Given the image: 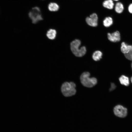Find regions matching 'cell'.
<instances>
[{
  "mask_svg": "<svg viewBox=\"0 0 132 132\" xmlns=\"http://www.w3.org/2000/svg\"><path fill=\"white\" fill-rule=\"evenodd\" d=\"M113 112L117 116L120 118L125 117L127 114V109L122 106L118 105L114 108Z\"/></svg>",
  "mask_w": 132,
  "mask_h": 132,
  "instance_id": "5b68a950",
  "label": "cell"
},
{
  "mask_svg": "<svg viewBox=\"0 0 132 132\" xmlns=\"http://www.w3.org/2000/svg\"><path fill=\"white\" fill-rule=\"evenodd\" d=\"M125 57L127 60L132 61V50L128 53L124 54Z\"/></svg>",
  "mask_w": 132,
  "mask_h": 132,
  "instance_id": "2e32d148",
  "label": "cell"
},
{
  "mask_svg": "<svg viewBox=\"0 0 132 132\" xmlns=\"http://www.w3.org/2000/svg\"><path fill=\"white\" fill-rule=\"evenodd\" d=\"M114 8L115 11L118 13H122L124 9L123 5L120 2H118L116 3Z\"/></svg>",
  "mask_w": 132,
  "mask_h": 132,
  "instance_id": "4fadbf2b",
  "label": "cell"
},
{
  "mask_svg": "<svg viewBox=\"0 0 132 132\" xmlns=\"http://www.w3.org/2000/svg\"><path fill=\"white\" fill-rule=\"evenodd\" d=\"M131 82L132 83V77H131Z\"/></svg>",
  "mask_w": 132,
  "mask_h": 132,
  "instance_id": "ffe728a7",
  "label": "cell"
},
{
  "mask_svg": "<svg viewBox=\"0 0 132 132\" xmlns=\"http://www.w3.org/2000/svg\"><path fill=\"white\" fill-rule=\"evenodd\" d=\"M48 8L49 10L51 11H56L59 10L60 6L56 3L51 2L49 4Z\"/></svg>",
  "mask_w": 132,
  "mask_h": 132,
  "instance_id": "5bb4252c",
  "label": "cell"
},
{
  "mask_svg": "<svg viewBox=\"0 0 132 132\" xmlns=\"http://www.w3.org/2000/svg\"><path fill=\"white\" fill-rule=\"evenodd\" d=\"M29 16L33 24L36 23L43 20L40 9L38 7L32 8L29 13Z\"/></svg>",
  "mask_w": 132,
  "mask_h": 132,
  "instance_id": "277c9868",
  "label": "cell"
},
{
  "mask_svg": "<svg viewBox=\"0 0 132 132\" xmlns=\"http://www.w3.org/2000/svg\"><path fill=\"white\" fill-rule=\"evenodd\" d=\"M107 35L108 39L112 42L116 43L121 41V34L118 31H116L112 33H108Z\"/></svg>",
  "mask_w": 132,
  "mask_h": 132,
  "instance_id": "52a82bcc",
  "label": "cell"
},
{
  "mask_svg": "<svg viewBox=\"0 0 132 132\" xmlns=\"http://www.w3.org/2000/svg\"><path fill=\"white\" fill-rule=\"evenodd\" d=\"M119 80L120 83L122 85L127 86L130 84L129 78L126 76L122 75L119 78Z\"/></svg>",
  "mask_w": 132,
  "mask_h": 132,
  "instance_id": "7c38bea8",
  "label": "cell"
},
{
  "mask_svg": "<svg viewBox=\"0 0 132 132\" xmlns=\"http://www.w3.org/2000/svg\"><path fill=\"white\" fill-rule=\"evenodd\" d=\"M112 18L110 16L106 17L103 21L102 23L103 26L106 27H109L111 26L113 23Z\"/></svg>",
  "mask_w": 132,
  "mask_h": 132,
  "instance_id": "8fae6325",
  "label": "cell"
},
{
  "mask_svg": "<svg viewBox=\"0 0 132 132\" xmlns=\"http://www.w3.org/2000/svg\"><path fill=\"white\" fill-rule=\"evenodd\" d=\"M81 44V41L78 39H75L70 43L71 50L76 56L81 57L84 55L86 52V49L85 46L79 48Z\"/></svg>",
  "mask_w": 132,
  "mask_h": 132,
  "instance_id": "6da1fadb",
  "label": "cell"
},
{
  "mask_svg": "<svg viewBox=\"0 0 132 132\" xmlns=\"http://www.w3.org/2000/svg\"><path fill=\"white\" fill-rule=\"evenodd\" d=\"M102 5L106 9L112 10L114 8L115 5L112 0H105L103 2Z\"/></svg>",
  "mask_w": 132,
  "mask_h": 132,
  "instance_id": "30bf717a",
  "label": "cell"
},
{
  "mask_svg": "<svg viewBox=\"0 0 132 132\" xmlns=\"http://www.w3.org/2000/svg\"><path fill=\"white\" fill-rule=\"evenodd\" d=\"M132 50V45L129 44L124 42H122L121 44L120 50L124 54H127Z\"/></svg>",
  "mask_w": 132,
  "mask_h": 132,
  "instance_id": "ba28073f",
  "label": "cell"
},
{
  "mask_svg": "<svg viewBox=\"0 0 132 132\" xmlns=\"http://www.w3.org/2000/svg\"><path fill=\"white\" fill-rule=\"evenodd\" d=\"M114 1H119V0H112Z\"/></svg>",
  "mask_w": 132,
  "mask_h": 132,
  "instance_id": "44dd1931",
  "label": "cell"
},
{
  "mask_svg": "<svg viewBox=\"0 0 132 132\" xmlns=\"http://www.w3.org/2000/svg\"><path fill=\"white\" fill-rule=\"evenodd\" d=\"M76 85L73 82H65L63 83L61 88V92L66 97L74 95L76 92Z\"/></svg>",
  "mask_w": 132,
  "mask_h": 132,
  "instance_id": "3957f363",
  "label": "cell"
},
{
  "mask_svg": "<svg viewBox=\"0 0 132 132\" xmlns=\"http://www.w3.org/2000/svg\"><path fill=\"white\" fill-rule=\"evenodd\" d=\"M111 88L110 89V91H112L115 89L116 87V86L113 83H111Z\"/></svg>",
  "mask_w": 132,
  "mask_h": 132,
  "instance_id": "e0dca14e",
  "label": "cell"
},
{
  "mask_svg": "<svg viewBox=\"0 0 132 132\" xmlns=\"http://www.w3.org/2000/svg\"><path fill=\"white\" fill-rule=\"evenodd\" d=\"M131 68L132 70V62L131 63Z\"/></svg>",
  "mask_w": 132,
  "mask_h": 132,
  "instance_id": "d6986e66",
  "label": "cell"
},
{
  "mask_svg": "<svg viewBox=\"0 0 132 132\" xmlns=\"http://www.w3.org/2000/svg\"><path fill=\"white\" fill-rule=\"evenodd\" d=\"M98 18L97 14L93 13L89 16L86 17L85 21L87 24L89 26L93 27L97 26L98 25Z\"/></svg>",
  "mask_w": 132,
  "mask_h": 132,
  "instance_id": "8992f818",
  "label": "cell"
},
{
  "mask_svg": "<svg viewBox=\"0 0 132 132\" xmlns=\"http://www.w3.org/2000/svg\"><path fill=\"white\" fill-rule=\"evenodd\" d=\"M90 74L88 72L82 73L80 77V82L84 87L91 88L95 86L97 83V78L95 77H90Z\"/></svg>",
  "mask_w": 132,
  "mask_h": 132,
  "instance_id": "7a4b0ae2",
  "label": "cell"
},
{
  "mask_svg": "<svg viewBox=\"0 0 132 132\" xmlns=\"http://www.w3.org/2000/svg\"><path fill=\"white\" fill-rule=\"evenodd\" d=\"M102 55L101 52L99 51H96L93 53L92 57L95 61H99L101 58Z\"/></svg>",
  "mask_w": 132,
  "mask_h": 132,
  "instance_id": "9a60e30c",
  "label": "cell"
},
{
  "mask_svg": "<svg viewBox=\"0 0 132 132\" xmlns=\"http://www.w3.org/2000/svg\"><path fill=\"white\" fill-rule=\"evenodd\" d=\"M128 9L129 12L130 13L132 14V3L129 5Z\"/></svg>",
  "mask_w": 132,
  "mask_h": 132,
  "instance_id": "ac0fdd59",
  "label": "cell"
},
{
  "mask_svg": "<svg viewBox=\"0 0 132 132\" xmlns=\"http://www.w3.org/2000/svg\"><path fill=\"white\" fill-rule=\"evenodd\" d=\"M56 30L53 29H50L47 31L46 36L47 38L51 40L55 39L56 36Z\"/></svg>",
  "mask_w": 132,
  "mask_h": 132,
  "instance_id": "9c48e42d",
  "label": "cell"
}]
</instances>
